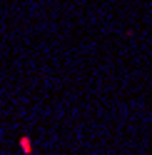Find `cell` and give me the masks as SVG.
Returning a JSON list of instances; mask_svg holds the SVG:
<instances>
[{
	"label": "cell",
	"mask_w": 152,
	"mask_h": 155,
	"mask_svg": "<svg viewBox=\"0 0 152 155\" xmlns=\"http://www.w3.org/2000/svg\"><path fill=\"white\" fill-rule=\"evenodd\" d=\"M20 145H23V153H25V155H33V148H30V138H20Z\"/></svg>",
	"instance_id": "1"
}]
</instances>
